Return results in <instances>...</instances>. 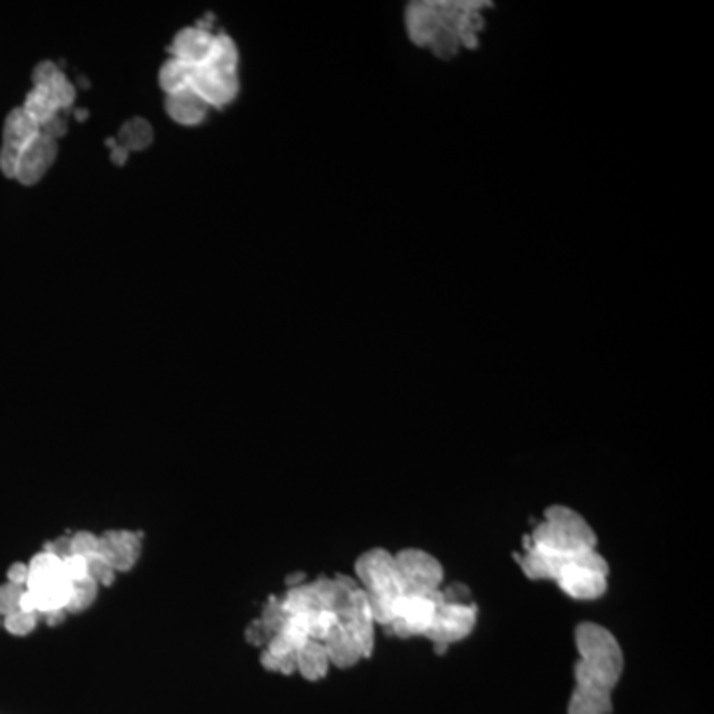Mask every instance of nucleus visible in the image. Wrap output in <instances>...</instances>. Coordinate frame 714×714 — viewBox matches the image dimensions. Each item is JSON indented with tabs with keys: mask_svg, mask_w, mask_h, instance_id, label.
Here are the masks:
<instances>
[{
	"mask_svg": "<svg viewBox=\"0 0 714 714\" xmlns=\"http://www.w3.org/2000/svg\"><path fill=\"white\" fill-rule=\"evenodd\" d=\"M98 554L116 573L127 572L133 568L139 554H142V540L132 532H106L98 538Z\"/></svg>",
	"mask_w": 714,
	"mask_h": 714,
	"instance_id": "nucleus-12",
	"label": "nucleus"
},
{
	"mask_svg": "<svg viewBox=\"0 0 714 714\" xmlns=\"http://www.w3.org/2000/svg\"><path fill=\"white\" fill-rule=\"evenodd\" d=\"M36 614H26V611H14V614L4 617V629L13 635H28L34 632L36 627Z\"/></svg>",
	"mask_w": 714,
	"mask_h": 714,
	"instance_id": "nucleus-20",
	"label": "nucleus"
},
{
	"mask_svg": "<svg viewBox=\"0 0 714 714\" xmlns=\"http://www.w3.org/2000/svg\"><path fill=\"white\" fill-rule=\"evenodd\" d=\"M98 589L99 586L94 580H80V581H72V593H70V604L66 614H78V611L88 609L91 604H94V599L98 598Z\"/></svg>",
	"mask_w": 714,
	"mask_h": 714,
	"instance_id": "nucleus-19",
	"label": "nucleus"
},
{
	"mask_svg": "<svg viewBox=\"0 0 714 714\" xmlns=\"http://www.w3.org/2000/svg\"><path fill=\"white\" fill-rule=\"evenodd\" d=\"M576 684L614 692L624 673V651L609 629L596 624H581L576 629Z\"/></svg>",
	"mask_w": 714,
	"mask_h": 714,
	"instance_id": "nucleus-4",
	"label": "nucleus"
},
{
	"mask_svg": "<svg viewBox=\"0 0 714 714\" xmlns=\"http://www.w3.org/2000/svg\"><path fill=\"white\" fill-rule=\"evenodd\" d=\"M153 143V127L143 117L129 119L119 129L117 139L109 137L106 145L111 150V161L122 167L129 151H142Z\"/></svg>",
	"mask_w": 714,
	"mask_h": 714,
	"instance_id": "nucleus-13",
	"label": "nucleus"
},
{
	"mask_svg": "<svg viewBox=\"0 0 714 714\" xmlns=\"http://www.w3.org/2000/svg\"><path fill=\"white\" fill-rule=\"evenodd\" d=\"M165 96L191 91L211 109H225L238 96V50L227 32L217 34L212 50L202 60H167L159 70Z\"/></svg>",
	"mask_w": 714,
	"mask_h": 714,
	"instance_id": "nucleus-2",
	"label": "nucleus"
},
{
	"mask_svg": "<svg viewBox=\"0 0 714 714\" xmlns=\"http://www.w3.org/2000/svg\"><path fill=\"white\" fill-rule=\"evenodd\" d=\"M395 563L405 593L437 596L443 583V568L431 554L423 550H403L395 554Z\"/></svg>",
	"mask_w": 714,
	"mask_h": 714,
	"instance_id": "nucleus-10",
	"label": "nucleus"
},
{
	"mask_svg": "<svg viewBox=\"0 0 714 714\" xmlns=\"http://www.w3.org/2000/svg\"><path fill=\"white\" fill-rule=\"evenodd\" d=\"M165 111L175 124L193 127L205 122L211 108L191 91H179L165 96Z\"/></svg>",
	"mask_w": 714,
	"mask_h": 714,
	"instance_id": "nucleus-15",
	"label": "nucleus"
},
{
	"mask_svg": "<svg viewBox=\"0 0 714 714\" xmlns=\"http://www.w3.org/2000/svg\"><path fill=\"white\" fill-rule=\"evenodd\" d=\"M322 643H323V647H326L330 663L336 667H341V669H348V667H354L361 659H366L364 653H361V649L354 641V637H351L346 629L341 627L340 621Z\"/></svg>",
	"mask_w": 714,
	"mask_h": 714,
	"instance_id": "nucleus-16",
	"label": "nucleus"
},
{
	"mask_svg": "<svg viewBox=\"0 0 714 714\" xmlns=\"http://www.w3.org/2000/svg\"><path fill=\"white\" fill-rule=\"evenodd\" d=\"M477 624V607L470 601L439 599L433 624L423 637L431 639L437 649H444L470 635Z\"/></svg>",
	"mask_w": 714,
	"mask_h": 714,
	"instance_id": "nucleus-9",
	"label": "nucleus"
},
{
	"mask_svg": "<svg viewBox=\"0 0 714 714\" xmlns=\"http://www.w3.org/2000/svg\"><path fill=\"white\" fill-rule=\"evenodd\" d=\"M6 580H8V583H14V586L26 588L28 563H13L11 570H8V573H6Z\"/></svg>",
	"mask_w": 714,
	"mask_h": 714,
	"instance_id": "nucleus-24",
	"label": "nucleus"
},
{
	"mask_svg": "<svg viewBox=\"0 0 714 714\" xmlns=\"http://www.w3.org/2000/svg\"><path fill=\"white\" fill-rule=\"evenodd\" d=\"M526 544L552 555H578L596 550L598 538L589 524L572 508L552 506Z\"/></svg>",
	"mask_w": 714,
	"mask_h": 714,
	"instance_id": "nucleus-6",
	"label": "nucleus"
},
{
	"mask_svg": "<svg viewBox=\"0 0 714 714\" xmlns=\"http://www.w3.org/2000/svg\"><path fill=\"white\" fill-rule=\"evenodd\" d=\"M441 591L437 596H417V593H405L395 607L393 621L387 627L399 637L425 635L431 627L434 611H437Z\"/></svg>",
	"mask_w": 714,
	"mask_h": 714,
	"instance_id": "nucleus-11",
	"label": "nucleus"
},
{
	"mask_svg": "<svg viewBox=\"0 0 714 714\" xmlns=\"http://www.w3.org/2000/svg\"><path fill=\"white\" fill-rule=\"evenodd\" d=\"M217 34L211 30H202L199 26H187L179 30L173 42L169 44V58L181 62H197L202 60L212 50Z\"/></svg>",
	"mask_w": 714,
	"mask_h": 714,
	"instance_id": "nucleus-14",
	"label": "nucleus"
},
{
	"mask_svg": "<svg viewBox=\"0 0 714 714\" xmlns=\"http://www.w3.org/2000/svg\"><path fill=\"white\" fill-rule=\"evenodd\" d=\"M76 104V88L54 62L44 60L32 72V90L22 109L46 132L60 139L68 133V114Z\"/></svg>",
	"mask_w": 714,
	"mask_h": 714,
	"instance_id": "nucleus-3",
	"label": "nucleus"
},
{
	"mask_svg": "<svg viewBox=\"0 0 714 714\" xmlns=\"http://www.w3.org/2000/svg\"><path fill=\"white\" fill-rule=\"evenodd\" d=\"M70 554L83 555V558H90V555L98 554V536H94L91 532H80L76 536H72Z\"/></svg>",
	"mask_w": 714,
	"mask_h": 714,
	"instance_id": "nucleus-22",
	"label": "nucleus"
},
{
	"mask_svg": "<svg viewBox=\"0 0 714 714\" xmlns=\"http://www.w3.org/2000/svg\"><path fill=\"white\" fill-rule=\"evenodd\" d=\"M609 568L598 550L565 558L554 573V581L573 599H598L607 589Z\"/></svg>",
	"mask_w": 714,
	"mask_h": 714,
	"instance_id": "nucleus-8",
	"label": "nucleus"
},
{
	"mask_svg": "<svg viewBox=\"0 0 714 714\" xmlns=\"http://www.w3.org/2000/svg\"><path fill=\"white\" fill-rule=\"evenodd\" d=\"M490 6L485 0H419L405 8L407 32L413 44L449 60L477 48Z\"/></svg>",
	"mask_w": 714,
	"mask_h": 714,
	"instance_id": "nucleus-1",
	"label": "nucleus"
},
{
	"mask_svg": "<svg viewBox=\"0 0 714 714\" xmlns=\"http://www.w3.org/2000/svg\"><path fill=\"white\" fill-rule=\"evenodd\" d=\"M330 657L322 641H305L298 651H296V673H300L304 679L318 681L328 675Z\"/></svg>",
	"mask_w": 714,
	"mask_h": 714,
	"instance_id": "nucleus-17",
	"label": "nucleus"
},
{
	"mask_svg": "<svg viewBox=\"0 0 714 714\" xmlns=\"http://www.w3.org/2000/svg\"><path fill=\"white\" fill-rule=\"evenodd\" d=\"M22 591H24V588L14 586V583H8V581L0 586V617H6V615L14 614V611H18Z\"/></svg>",
	"mask_w": 714,
	"mask_h": 714,
	"instance_id": "nucleus-21",
	"label": "nucleus"
},
{
	"mask_svg": "<svg viewBox=\"0 0 714 714\" xmlns=\"http://www.w3.org/2000/svg\"><path fill=\"white\" fill-rule=\"evenodd\" d=\"M64 568H66V576L70 581H80L88 578V560L83 555H66L64 558Z\"/></svg>",
	"mask_w": 714,
	"mask_h": 714,
	"instance_id": "nucleus-23",
	"label": "nucleus"
},
{
	"mask_svg": "<svg viewBox=\"0 0 714 714\" xmlns=\"http://www.w3.org/2000/svg\"><path fill=\"white\" fill-rule=\"evenodd\" d=\"M359 588L364 589L375 624L389 625L393 621L399 599L405 589L399 578L395 555L382 548L366 552L356 563Z\"/></svg>",
	"mask_w": 714,
	"mask_h": 714,
	"instance_id": "nucleus-5",
	"label": "nucleus"
},
{
	"mask_svg": "<svg viewBox=\"0 0 714 714\" xmlns=\"http://www.w3.org/2000/svg\"><path fill=\"white\" fill-rule=\"evenodd\" d=\"M614 710L609 691L576 684L568 702V714H609Z\"/></svg>",
	"mask_w": 714,
	"mask_h": 714,
	"instance_id": "nucleus-18",
	"label": "nucleus"
},
{
	"mask_svg": "<svg viewBox=\"0 0 714 714\" xmlns=\"http://www.w3.org/2000/svg\"><path fill=\"white\" fill-rule=\"evenodd\" d=\"M26 589L32 593L36 614H66L72 593V581L66 576L64 560L50 552H40L28 563Z\"/></svg>",
	"mask_w": 714,
	"mask_h": 714,
	"instance_id": "nucleus-7",
	"label": "nucleus"
}]
</instances>
